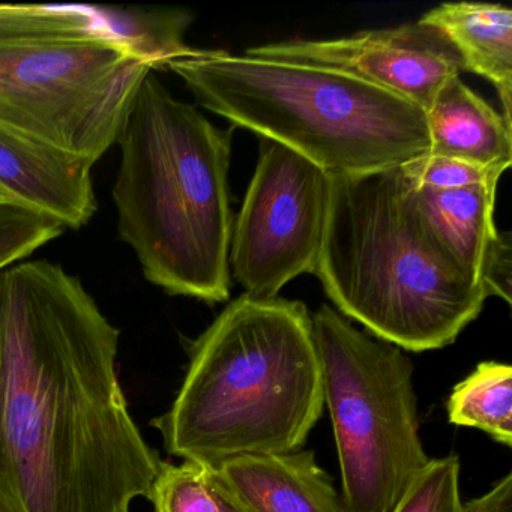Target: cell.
Returning <instances> with one entry per match:
<instances>
[{
	"mask_svg": "<svg viewBox=\"0 0 512 512\" xmlns=\"http://www.w3.org/2000/svg\"><path fill=\"white\" fill-rule=\"evenodd\" d=\"M119 329L49 260L0 269V506L131 512L163 461L119 382Z\"/></svg>",
	"mask_w": 512,
	"mask_h": 512,
	"instance_id": "1",
	"label": "cell"
},
{
	"mask_svg": "<svg viewBox=\"0 0 512 512\" xmlns=\"http://www.w3.org/2000/svg\"><path fill=\"white\" fill-rule=\"evenodd\" d=\"M164 67L205 109L329 175L394 169L430 149L421 107L341 71L193 47Z\"/></svg>",
	"mask_w": 512,
	"mask_h": 512,
	"instance_id": "6",
	"label": "cell"
},
{
	"mask_svg": "<svg viewBox=\"0 0 512 512\" xmlns=\"http://www.w3.org/2000/svg\"><path fill=\"white\" fill-rule=\"evenodd\" d=\"M245 55L341 71L398 95L424 112L440 89L463 71L451 43L419 20L338 40L263 44L250 47Z\"/></svg>",
	"mask_w": 512,
	"mask_h": 512,
	"instance_id": "9",
	"label": "cell"
},
{
	"mask_svg": "<svg viewBox=\"0 0 512 512\" xmlns=\"http://www.w3.org/2000/svg\"><path fill=\"white\" fill-rule=\"evenodd\" d=\"M331 178L314 275L338 313L404 352L454 343L488 296L422 220L401 166Z\"/></svg>",
	"mask_w": 512,
	"mask_h": 512,
	"instance_id": "4",
	"label": "cell"
},
{
	"mask_svg": "<svg viewBox=\"0 0 512 512\" xmlns=\"http://www.w3.org/2000/svg\"><path fill=\"white\" fill-rule=\"evenodd\" d=\"M401 172L415 187L455 190L484 182H499L505 170L488 169L455 158L425 154L403 164Z\"/></svg>",
	"mask_w": 512,
	"mask_h": 512,
	"instance_id": "19",
	"label": "cell"
},
{
	"mask_svg": "<svg viewBox=\"0 0 512 512\" xmlns=\"http://www.w3.org/2000/svg\"><path fill=\"white\" fill-rule=\"evenodd\" d=\"M149 500L154 512H221L209 470L190 461H163Z\"/></svg>",
	"mask_w": 512,
	"mask_h": 512,
	"instance_id": "16",
	"label": "cell"
},
{
	"mask_svg": "<svg viewBox=\"0 0 512 512\" xmlns=\"http://www.w3.org/2000/svg\"><path fill=\"white\" fill-rule=\"evenodd\" d=\"M448 421L476 428L505 446L512 445V367L481 362L461 380L446 401Z\"/></svg>",
	"mask_w": 512,
	"mask_h": 512,
	"instance_id": "15",
	"label": "cell"
},
{
	"mask_svg": "<svg viewBox=\"0 0 512 512\" xmlns=\"http://www.w3.org/2000/svg\"><path fill=\"white\" fill-rule=\"evenodd\" d=\"M323 409L305 304L244 293L191 341L181 389L152 425L170 455L217 469L242 455L299 451Z\"/></svg>",
	"mask_w": 512,
	"mask_h": 512,
	"instance_id": "2",
	"label": "cell"
},
{
	"mask_svg": "<svg viewBox=\"0 0 512 512\" xmlns=\"http://www.w3.org/2000/svg\"><path fill=\"white\" fill-rule=\"evenodd\" d=\"M406 181L413 206L434 235L482 284L488 298L499 296L511 304V241L509 233L497 232L493 218L499 182L436 190Z\"/></svg>",
	"mask_w": 512,
	"mask_h": 512,
	"instance_id": "10",
	"label": "cell"
},
{
	"mask_svg": "<svg viewBox=\"0 0 512 512\" xmlns=\"http://www.w3.org/2000/svg\"><path fill=\"white\" fill-rule=\"evenodd\" d=\"M175 55L163 22L139 31L88 8L0 4V127L95 164Z\"/></svg>",
	"mask_w": 512,
	"mask_h": 512,
	"instance_id": "5",
	"label": "cell"
},
{
	"mask_svg": "<svg viewBox=\"0 0 512 512\" xmlns=\"http://www.w3.org/2000/svg\"><path fill=\"white\" fill-rule=\"evenodd\" d=\"M0 512H7V511H5V509L2 508V506H0Z\"/></svg>",
	"mask_w": 512,
	"mask_h": 512,
	"instance_id": "23",
	"label": "cell"
},
{
	"mask_svg": "<svg viewBox=\"0 0 512 512\" xmlns=\"http://www.w3.org/2000/svg\"><path fill=\"white\" fill-rule=\"evenodd\" d=\"M460 512H512V473L500 479L488 493L461 503Z\"/></svg>",
	"mask_w": 512,
	"mask_h": 512,
	"instance_id": "20",
	"label": "cell"
},
{
	"mask_svg": "<svg viewBox=\"0 0 512 512\" xmlns=\"http://www.w3.org/2000/svg\"><path fill=\"white\" fill-rule=\"evenodd\" d=\"M425 116L427 154L505 172L511 167L512 122L467 88L460 76L440 89Z\"/></svg>",
	"mask_w": 512,
	"mask_h": 512,
	"instance_id": "13",
	"label": "cell"
},
{
	"mask_svg": "<svg viewBox=\"0 0 512 512\" xmlns=\"http://www.w3.org/2000/svg\"><path fill=\"white\" fill-rule=\"evenodd\" d=\"M0 205H17V203H14L11 197L5 193L4 188H0Z\"/></svg>",
	"mask_w": 512,
	"mask_h": 512,
	"instance_id": "22",
	"label": "cell"
},
{
	"mask_svg": "<svg viewBox=\"0 0 512 512\" xmlns=\"http://www.w3.org/2000/svg\"><path fill=\"white\" fill-rule=\"evenodd\" d=\"M209 470V469H208ZM209 476H211L212 484H214L215 491L218 494V500H220L221 512H253L244 505V503L239 502L220 481L215 479V476L212 475L211 470H209Z\"/></svg>",
	"mask_w": 512,
	"mask_h": 512,
	"instance_id": "21",
	"label": "cell"
},
{
	"mask_svg": "<svg viewBox=\"0 0 512 512\" xmlns=\"http://www.w3.org/2000/svg\"><path fill=\"white\" fill-rule=\"evenodd\" d=\"M209 470L253 512H347L311 449L242 455Z\"/></svg>",
	"mask_w": 512,
	"mask_h": 512,
	"instance_id": "12",
	"label": "cell"
},
{
	"mask_svg": "<svg viewBox=\"0 0 512 512\" xmlns=\"http://www.w3.org/2000/svg\"><path fill=\"white\" fill-rule=\"evenodd\" d=\"M311 317L341 499L347 512H391L430 461L419 437L412 359L329 305Z\"/></svg>",
	"mask_w": 512,
	"mask_h": 512,
	"instance_id": "7",
	"label": "cell"
},
{
	"mask_svg": "<svg viewBox=\"0 0 512 512\" xmlns=\"http://www.w3.org/2000/svg\"><path fill=\"white\" fill-rule=\"evenodd\" d=\"M460 460L430 458L391 512H460Z\"/></svg>",
	"mask_w": 512,
	"mask_h": 512,
	"instance_id": "17",
	"label": "cell"
},
{
	"mask_svg": "<svg viewBox=\"0 0 512 512\" xmlns=\"http://www.w3.org/2000/svg\"><path fill=\"white\" fill-rule=\"evenodd\" d=\"M439 31L460 56L463 71L497 89L502 115L512 122V11L499 4L446 2L419 19Z\"/></svg>",
	"mask_w": 512,
	"mask_h": 512,
	"instance_id": "14",
	"label": "cell"
},
{
	"mask_svg": "<svg viewBox=\"0 0 512 512\" xmlns=\"http://www.w3.org/2000/svg\"><path fill=\"white\" fill-rule=\"evenodd\" d=\"M65 232L53 218L19 205H0V269L28 259Z\"/></svg>",
	"mask_w": 512,
	"mask_h": 512,
	"instance_id": "18",
	"label": "cell"
},
{
	"mask_svg": "<svg viewBox=\"0 0 512 512\" xmlns=\"http://www.w3.org/2000/svg\"><path fill=\"white\" fill-rule=\"evenodd\" d=\"M94 164L0 127V188L14 203L80 229L97 212Z\"/></svg>",
	"mask_w": 512,
	"mask_h": 512,
	"instance_id": "11",
	"label": "cell"
},
{
	"mask_svg": "<svg viewBox=\"0 0 512 512\" xmlns=\"http://www.w3.org/2000/svg\"><path fill=\"white\" fill-rule=\"evenodd\" d=\"M331 187L322 167L265 143L230 242L229 265L247 295L275 298L299 275L316 272Z\"/></svg>",
	"mask_w": 512,
	"mask_h": 512,
	"instance_id": "8",
	"label": "cell"
},
{
	"mask_svg": "<svg viewBox=\"0 0 512 512\" xmlns=\"http://www.w3.org/2000/svg\"><path fill=\"white\" fill-rule=\"evenodd\" d=\"M118 232L149 283L208 304L230 296L232 134L173 97L154 73L119 131Z\"/></svg>",
	"mask_w": 512,
	"mask_h": 512,
	"instance_id": "3",
	"label": "cell"
}]
</instances>
